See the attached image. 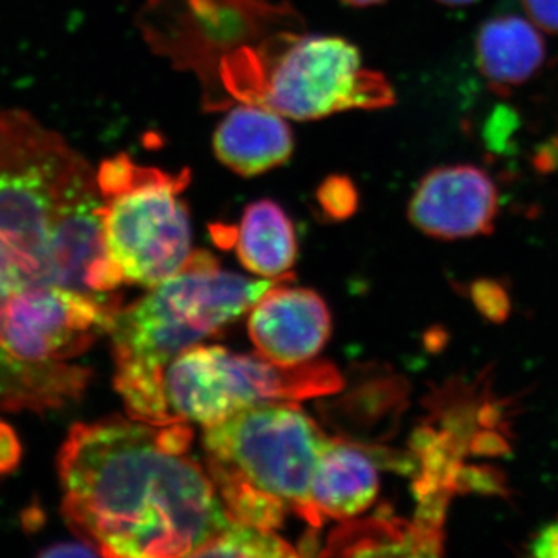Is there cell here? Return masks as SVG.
Segmentation results:
<instances>
[{"instance_id": "1", "label": "cell", "mask_w": 558, "mask_h": 558, "mask_svg": "<svg viewBox=\"0 0 558 558\" xmlns=\"http://www.w3.org/2000/svg\"><path fill=\"white\" fill-rule=\"evenodd\" d=\"M190 444L183 422L76 425L60 457L65 520L106 557H196L234 519Z\"/></svg>"}, {"instance_id": "2", "label": "cell", "mask_w": 558, "mask_h": 558, "mask_svg": "<svg viewBox=\"0 0 558 558\" xmlns=\"http://www.w3.org/2000/svg\"><path fill=\"white\" fill-rule=\"evenodd\" d=\"M292 274L252 279L222 270L215 256L194 250L174 277L117 312L110 326L116 388L132 418L168 425L165 371L172 360L219 332Z\"/></svg>"}, {"instance_id": "3", "label": "cell", "mask_w": 558, "mask_h": 558, "mask_svg": "<svg viewBox=\"0 0 558 558\" xmlns=\"http://www.w3.org/2000/svg\"><path fill=\"white\" fill-rule=\"evenodd\" d=\"M117 312L70 293L0 240V409H60L80 398L76 359Z\"/></svg>"}, {"instance_id": "4", "label": "cell", "mask_w": 558, "mask_h": 558, "mask_svg": "<svg viewBox=\"0 0 558 558\" xmlns=\"http://www.w3.org/2000/svg\"><path fill=\"white\" fill-rule=\"evenodd\" d=\"M209 478L230 515L274 531L289 512L318 526L311 481L325 433L296 402H269L204 427Z\"/></svg>"}, {"instance_id": "5", "label": "cell", "mask_w": 558, "mask_h": 558, "mask_svg": "<svg viewBox=\"0 0 558 558\" xmlns=\"http://www.w3.org/2000/svg\"><path fill=\"white\" fill-rule=\"evenodd\" d=\"M215 81L236 101L296 121L396 102L388 80L366 69L357 47L340 36L271 33L223 57Z\"/></svg>"}, {"instance_id": "6", "label": "cell", "mask_w": 558, "mask_h": 558, "mask_svg": "<svg viewBox=\"0 0 558 558\" xmlns=\"http://www.w3.org/2000/svg\"><path fill=\"white\" fill-rule=\"evenodd\" d=\"M105 199V240L124 282L154 288L174 277L193 255V233L180 194L189 170L142 167L120 154L97 172Z\"/></svg>"}, {"instance_id": "7", "label": "cell", "mask_w": 558, "mask_h": 558, "mask_svg": "<svg viewBox=\"0 0 558 558\" xmlns=\"http://www.w3.org/2000/svg\"><path fill=\"white\" fill-rule=\"evenodd\" d=\"M341 385L330 363L282 366L259 354L197 344L165 371L163 396L170 424L196 422L207 427L250 407L318 398L339 391Z\"/></svg>"}, {"instance_id": "8", "label": "cell", "mask_w": 558, "mask_h": 558, "mask_svg": "<svg viewBox=\"0 0 558 558\" xmlns=\"http://www.w3.org/2000/svg\"><path fill=\"white\" fill-rule=\"evenodd\" d=\"M83 160L28 113L0 112V240L50 279L51 229Z\"/></svg>"}, {"instance_id": "9", "label": "cell", "mask_w": 558, "mask_h": 558, "mask_svg": "<svg viewBox=\"0 0 558 558\" xmlns=\"http://www.w3.org/2000/svg\"><path fill=\"white\" fill-rule=\"evenodd\" d=\"M49 269L61 289L106 310H121L119 289L124 281L106 247L105 199L86 160L62 193L50 234Z\"/></svg>"}, {"instance_id": "10", "label": "cell", "mask_w": 558, "mask_h": 558, "mask_svg": "<svg viewBox=\"0 0 558 558\" xmlns=\"http://www.w3.org/2000/svg\"><path fill=\"white\" fill-rule=\"evenodd\" d=\"M499 213L497 183L470 163L440 165L418 182L409 205L411 223L442 241L490 234Z\"/></svg>"}, {"instance_id": "11", "label": "cell", "mask_w": 558, "mask_h": 558, "mask_svg": "<svg viewBox=\"0 0 558 558\" xmlns=\"http://www.w3.org/2000/svg\"><path fill=\"white\" fill-rule=\"evenodd\" d=\"M275 286L250 310L248 333L264 359L282 366L314 362L330 337V314L318 293Z\"/></svg>"}, {"instance_id": "12", "label": "cell", "mask_w": 558, "mask_h": 558, "mask_svg": "<svg viewBox=\"0 0 558 558\" xmlns=\"http://www.w3.org/2000/svg\"><path fill=\"white\" fill-rule=\"evenodd\" d=\"M186 25L180 22L178 44L167 47L165 54L179 47L204 49L191 69L204 73L207 61L216 62L247 44H256L271 33L282 31L279 25L293 17L288 5L275 7L266 0H186Z\"/></svg>"}, {"instance_id": "13", "label": "cell", "mask_w": 558, "mask_h": 558, "mask_svg": "<svg viewBox=\"0 0 558 558\" xmlns=\"http://www.w3.org/2000/svg\"><path fill=\"white\" fill-rule=\"evenodd\" d=\"M295 142L281 113L241 102L230 110L213 135L216 159L242 178H255L281 167Z\"/></svg>"}, {"instance_id": "14", "label": "cell", "mask_w": 558, "mask_h": 558, "mask_svg": "<svg viewBox=\"0 0 558 558\" xmlns=\"http://www.w3.org/2000/svg\"><path fill=\"white\" fill-rule=\"evenodd\" d=\"M379 472L368 453L344 440H326L311 481L319 519L349 520L376 501Z\"/></svg>"}, {"instance_id": "15", "label": "cell", "mask_w": 558, "mask_h": 558, "mask_svg": "<svg viewBox=\"0 0 558 558\" xmlns=\"http://www.w3.org/2000/svg\"><path fill=\"white\" fill-rule=\"evenodd\" d=\"M475 57L488 86L498 94H509L543 68L546 43L531 20L499 14L484 22L476 33Z\"/></svg>"}, {"instance_id": "16", "label": "cell", "mask_w": 558, "mask_h": 558, "mask_svg": "<svg viewBox=\"0 0 558 558\" xmlns=\"http://www.w3.org/2000/svg\"><path fill=\"white\" fill-rule=\"evenodd\" d=\"M238 258L259 277H284L295 264L299 245L288 213L277 202L260 199L250 204L234 231Z\"/></svg>"}, {"instance_id": "17", "label": "cell", "mask_w": 558, "mask_h": 558, "mask_svg": "<svg viewBox=\"0 0 558 558\" xmlns=\"http://www.w3.org/2000/svg\"><path fill=\"white\" fill-rule=\"evenodd\" d=\"M296 550L279 538L274 531L233 520L207 545L197 550L196 557H295Z\"/></svg>"}, {"instance_id": "18", "label": "cell", "mask_w": 558, "mask_h": 558, "mask_svg": "<svg viewBox=\"0 0 558 558\" xmlns=\"http://www.w3.org/2000/svg\"><path fill=\"white\" fill-rule=\"evenodd\" d=\"M323 211L333 219H344L355 211L359 204L354 183L344 175H330L322 183L317 193Z\"/></svg>"}, {"instance_id": "19", "label": "cell", "mask_w": 558, "mask_h": 558, "mask_svg": "<svg viewBox=\"0 0 558 558\" xmlns=\"http://www.w3.org/2000/svg\"><path fill=\"white\" fill-rule=\"evenodd\" d=\"M521 5L539 31L558 35V0H521Z\"/></svg>"}, {"instance_id": "20", "label": "cell", "mask_w": 558, "mask_h": 558, "mask_svg": "<svg viewBox=\"0 0 558 558\" xmlns=\"http://www.w3.org/2000/svg\"><path fill=\"white\" fill-rule=\"evenodd\" d=\"M20 444L9 425L0 422V473L10 472L20 461Z\"/></svg>"}, {"instance_id": "21", "label": "cell", "mask_w": 558, "mask_h": 558, "mask_svg": "<svg viewBox=\"0 0 558 558\" xmlns=\"http://www.w3.org/2000/svg\"><path fill=\"white\" fill-rule=\"evenodd\" d=\"M535 557L558 558V521L538 532L531 545Z\"/></svg>"}, {"instance_id": "22", "label": "cell", "mask_w": 558, "mask_h": 558, "mask_svg": "<svg viewBox=\"0 0 558 558\" xmlns=\"http://www.w3.org/2000/svg\"><path fill=\"white\" fill-rule=\"evenodd\" d=\"M498 292L499 289L495 286H481V295H476L481 310L495 318H498L499 314H506V310H508V300H494L495 296H498Z\"/></svg>"}, {"instance_id": "23", "label": "cell", "mask_w": 558, "mask_h": 558, "mask_svg": "<svg viewBox=\"0 0 558 558\" xmlns=\"http://www.w3.org/2000/svg\"><path fill=\"white\" fill-rule=\"evenodd\" d=\"M341 2L347 3L349 7L365 9V7L379 5V3H384L385 0H341Z\"/></svg>"}, {"instance_id": "24", "label": "cell", "mask_w": 558, "mask_h": 558, "mask_svg": "<svg viewBox=\"0 0 558 558\" xmlns=\"http://www.w3.org/2000/svg\"><path fill=\"white\" fill-rule=\"evenodd\" d=\"M436 2L442 3L447 7H468L472 3L478 2V0H436Z\"/></svg>"}]
</instances>
